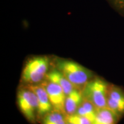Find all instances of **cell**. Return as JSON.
<instances>
[{
  "label": "cell",
  "mask_w": 124,
  "mask_h": 124,
  "mask_svg": "<svg viewBox=\"0 0 124 124\" xmlns=\"http://www.w3.org/2000/svg\"><path fill=\"white\" fill-rule=\"evenodd\" d=\"M108 83L99 78H93L83 88V99L90 102L98 109L107 108L106 97Z\"/></svg>",
  "instance_id": "obj_4"
},
{
  "label": "cell",
  "mask_w": 124,
  "mask_h": 124,
  "mask_svg": "<svg viewBox=\"0 0 124 124\" xmlns=\"http://www.w3.org/2000/svg\"><path fill=\"white\" fill-rule=\"evenodd\" d=\"M67 124H74L73 123H71V122H67Z\"/></svg>",
  "instance_id": "obj_15"
},
{
  "label": "cell",
  "mask_w": 124,
  "mask_h": 124,
  "mask_svg": "<svg viewBox=\"0 0 124 124\" xmlns=\"http://www.w3.org/2000/svg\"><path fill=\"white\" fill-rule=\"evenodd\" d=\"M67 121L74 124H92L93 122L87 118L74 114L71 116H67Z\"/></svg>",
  "instance_id": "obj_13"
},
{
  "label": "cell",
  "mask_w": 124,
  "mask_h": 124,
  "mask_svg": "<svg viewBox=\"0 0 124 124\" xmlns=\"http://www.w3.org/2000/svg\"><path fill=\"white\" fill-rule=\"evenodd\" d=\"M112 8L124 16V0H106Z\"/></svg>",
  "instance_id": "obj_14"
},
{
  "label": "cell",
  "mask_w": 124,
  "mask_h": 124,
  "mask_svg": "<svg viewBox=\"0 0 124 124\" xmlns=\"http://www.w3.org/2000/svg\"><path fill=\"white\" fill-rule=\"evenodd\" d=\"M50 58L47 56L31 57L26 62L21 74L24 85L40 84L46 79L51 66Z\"/></svg>",
  "instance_id": "obj_2"
},
{
  "label": "cell",
  "mask_w": 124,
  "mask_h": 124,
  "mask_svg": "<svg viewBox=\"0 0 124 124\" xmlns=\"http://www.w3.org/2000/svg\"><path fill=\"white\" fill-rule=\"evenodd\" d=\"M120 118L108 108H100L92 124H117Z\"/></svg>",
  "instance_id": "obj_10"
},
{
  "label": "cell",
  "mask_w": 124,
  "mask_h": 124,
  "mask_svg": "<svg viewBox=\"0 0 124 124\" xmlns=\"http://www.w3.org/2000/svg\"><path fill=\"white\" fill-rule=\"evenodd\" d=\"M41 84L46 89L54 109L64 112L66 95L61 87L46 79Z\"/></svg>",
  "instance_id": "obj_6"
},
{
  "label": "cell",
  "mask_w": 124,
  "mask_h": 124,
  "mask_svg": "<svg viewBox=\"0 0 124 124\" xmlns=\"http://www.w3.org/2000/svg\"><path fill=\"white\" fill-rule=\"evenodd\" d=\"M107 108L121 117L124 114V90L109 84L106 97Z\"/></svg>",
  "instance_id": "obj_5"
},
{
  "label": "cell",
  "mask_w": 124,
  "mask_h": 124,
  "mask_svg": "<svg viewBox=\"0 0 124 124\" xmlns=\"http://www.w3.org/2000/svg\"><path fill=\"white\" fill-rule=\"evenodd\" d=\"M55 67L66 77L75 89L81 91L87 83L93 78L90 70L72 60L56 58Z\"/></svg>",
  "instance_id": "obj_1"
},
{
  "label": "cell",
  "mask_w": 124,
  "mask_h": 124,
  "mask_svg": "<svg viewBox=\"0 0 124 124\" xmlns=\"http://www.w3.org/2000/svg\"><path fill=\"white\" fill-rule=\"evenodd\" d=\"M17 105L26 119L32 124L38 121V100L35 93L29 85H23L17 95Z\"/></svg>",
  "instance_id": "obj_3"
},
{
  "label": "cell",
  "mask_w": 124,
  "mask_h": 124,
  "mask_svg": "<svg viewBox=\"0 0 124 124\" xmlns=\"http://www.w3.org/2000/svg\"><path fill=\"white\" fill-rule=\"evenodd\" d=\"M29 86L34 91L38 98L39 105L38 121H41L45 116L53 110V106L51 104L46 89L41 83Z\"/></svg>",
  "instance_id": "obj_7"
},
{
  "label": "cell",
  "mask_w": 124,
  "mask_h": 124,
  "mask_svg": "<svg viewBox=\"0 0 124 124\" xmlns=\"http://www.w3.org/2000/svg\"><path fill=\"white\" fill-rule=\"evenodd\" d=\"M97 111L98 108L92 103L83 99L75 114L86 117L93 122L95 119Z\"/></svg>",
  "instance_id": "obj_12"
},
{
  "label": "cell",
  "mask_w": 124,
  "mask_h": 124,
  "mask_svg": "<svg viewBox=\"0 0 124 124\" xmlns=\"http://www.w3.org/2000/svg\"><path fill=\"white\" fill-rule=\"evenodd\" d=\"M83 100L82 91L74 89L66 97L64 113L67 116L75 114L76 111Z\"/></svg>",
  "instance_id": "obj_8"
},
{
  "label": "cell",
  "mask_w": 124,
  "mask_h": 124,
  "mask_svg": "<svg viewBox=\"0 0 124 124\" xmlns=\"http://www.w3.org/2000/svg\"><path fill=\"white\" fill-rule=\"evenodd\" d=\"M46 79L59 85L63 90L66 96L74 89H76L66 77L55 67L49 71L46 75Z\"/></svg>",
  "instance_id": "obj_9"
},
{
  "label": "cell",
  "mask_w": 124,
  "mask_h": 124,
  "mask_svg": "<svg viewBox=\"0 0 124 124\" xmlns=\"http://www.w3.org/2000/svg\"><path fill=\"white\" fill-rule=\"evenodd\" d=\"M67 116L63 111L54 109L41 120V124H67Z\"/></svg>",
  "instance_id": "obj_11"
}]
</instances>
